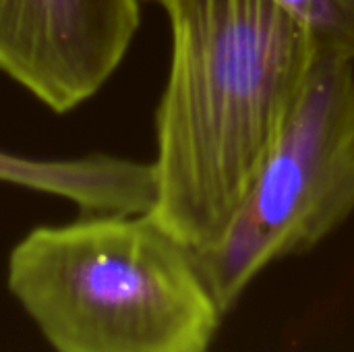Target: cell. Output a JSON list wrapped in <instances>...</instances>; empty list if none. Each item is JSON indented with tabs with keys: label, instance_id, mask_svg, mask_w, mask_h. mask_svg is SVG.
Returning <instances> with one entry per match:
<instances>
[{
	"label": "cell",
	"instance_id": "5",
	"mask_svg": "<svg viewBox=\"0 0 354 352\" xmlns=\"http://www.w3.org/2000/svg\"><path fill=\"white\" fill-rule=\"evenodd\" d=\"M0 183L64 197L91 214H149L158 199L153 162L112 156L31 160L0 151Z\"/></svg>",
	"mask_w": 354,
	"mask_h": 352
},
{
	"label": "cell",
	"instance_id": "2",
	"mask_svg": "<svg viewBox=\"0 0 354 352\" xmlns=\"http://www.w3.org/2000/svg\"><path fill=\"white\" fill-rule=\"evenodd\" d=\"M8 288L56 352H209L224 315L191 249L147 214L31 230Z\"/></svg>",
	"mask_w": 354,
	"mask_h": 352
},
{
	"label": "cell",
	"instance_id": "4",
	"mask_svg": "<svg viewBox=\"0 0 354 352\" xmlns=\"http://www.w3.org/2000/svg\"><path fill=\"white\" fill-rule=\"evenodd\" d=\"M139 27V0H0V71L54 112L114 75Z\"/></svg>",
	"mask_w": 354,
	"mask_h": 352
},
{
	"label": "cell",
	"instance_id": "6",
	"mask_svg": "<svg viewBox=\"0 0 354 352\" xmlns=\"http://www.w3.org/2000/svg\"><path fill=\"white\" fill-rule=\"evenodd\" d=\"M311 35L319 54L354 64V0H272Z\"/></svg>",
	"mask_w": 354,
	"mask_h": 352
},
{
	"label": "cell",
	"instance_id": "3",
	"mask_svg": "<svg viewBox=\"0 0 354 352\" xmlns=\"http://www.w3.org/2000/svg\"><path fill=\"white\" fill-rule=\"evenodd\" d=\"M354 212V64L319 54L230 226L193 253L222 313L274 261L307 253Z\"/></svg>",
	"mask_w": 354,
	"mask_h": 352
},
{
	"label": "cell",
	"instance_id": "1",
	"mask_svg": "<svg viewBox=\"0 0 354 352\" xmlns=\"http://www.w3.org/2000/svg\"><path fill=\"white\" fill-rule=\"evenodd\" d=\"M172 54L156 112L158 199L147 214L193 253L230 226L317 58L272 0H156Z\"/></svg>",
	"mask_w": 354,
	"mask_h": 352
}]
</instances>
